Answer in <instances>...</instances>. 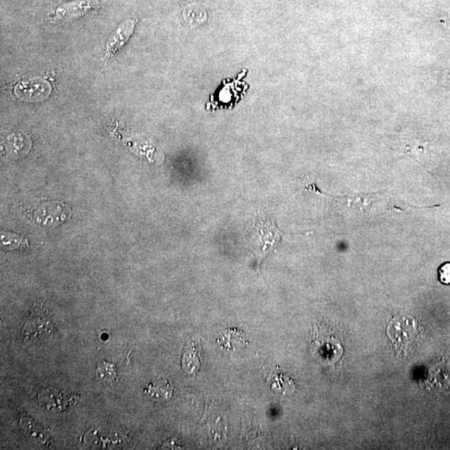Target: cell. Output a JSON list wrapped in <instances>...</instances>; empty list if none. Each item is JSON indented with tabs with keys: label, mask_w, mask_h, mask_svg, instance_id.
Wrapping results in <instances>:
<instances>
[{
	"label": "cell",
	"mask_w": 450,
	"mask_h": 450,
	"mask_svg": "<svg viewBox=\"0 0 450 450\" xmlns=\"http://www.w3.org/2000/svg\"><path fill=\"white\" fill-rule=\"evenodd\" d=\"M137 19L136 18H128L125 21H123L119 25L116 29L110 34L109 38L106 42L105 57L103 60H110L116 55L118 51H121L123 47L126 45L127 42L132 38L137 25Z\"/></svg>",
	"instance_id": "7a4b0ae2"
},
{
	"label": "cell",
	"mask_w": 450,
	"mask_h": 450,
	"mask_svg": "<svg viewBox=\"0 0 450 450\" xmlns=\"http://www.w3.org/2000/svg\"><path fill=\"white\" fill-rule=\"evenodd\" d=\"M216 344L226 351L236 352L245 348L249 344L243 330L236 328L225 329L217 338Z\"/></svg>",
	"instance_id": "5b68a950"
},
{
	"label": "cell",
	"mask_w": 450,
	"mask_h": 450,
	"mask_svg": "<svg viewBox=\"0 0 450 450\" xmlns=\"http://www.w3.org/2000/svg\"><path fill=\"white\" fill-rule=\"evenodd\" d=\"M145 394L147 397L156 401L168 400L173 396V388L168 380H160V382L150 383L145 388Z\"/></svg>",
	"instance_id": "8992f818"
},
{
	"label": "cell",
	"mask_w": 450,
	"mask_h": 450,
	"mask_svg": "<svg viewBox=\"0 0 450 450\" xmlns=\"http://www.w3.org/2000/svg\"><path fill=\"white\" fill-rule=\"evenodd\" d=\"M414 330V318L399 316L391 321L387 333L392 341L399 344H407L413 338Z\"/></svg>",
	"instance_id": "277c9868"
},
{
	"label": "cell",
	"mask_w": 450,
	"mask_h": 450,
	"mask_svg": "<svg viewBox=\"0 0 450 450\" xmlns=\"http://www.w3.org/2000/svg\"><path fill=\"white\" fill-rule=\"evenodd\" d=\"M95 0H74L64 3L57 8L51 15L53 22H68L84 16L97 6Z\"/></svg>",
	"instance_id": "3957f363"
},
{
	"label": "cell",
	"mask_w": 450,
	"mask_h": 450,
	"mask_svg": "<svg viewBox=\"0 0 450 450\" xmlns=\"http://www.w3.org/2000/svg\"><path fill=\"white\" fill-rule=\"evenodd\" d=\"M183 366L188 373H194L198 371L199 360L195 348H190L186 350L183 358Z\"/></svg>",
	"instance_id": "ba28073f"
},
{
	"label": "cell",
	"mask_w": 450,
	"mask_h": 450,
	"mask_svg": "<svg viewBox=\"0 0 450 450\" xmlns=\"http://www.w3.org/2000/svg\"><path fill=\"white\" fill-rule=\"evenodd\" d=\"M284 234L277 227L275 218L265 210L256 213L255 224L250 228L248 240L257 260H263L272 249L278 247Z\"/></svg>",
	"instance_id": "6da1fadb"
},
{
	"label": "cell",
	"mask_w": 450,
	"mask_h": 450,
	"mask_svg": "<svg viewBox=\"0 0 450 450\" xmlns=\"http://www.w3.org/2000/svg\"><path fill=\"white\" fill-rule=\"evenodd\" d=\"M438 278L445 284H450V263H445L438 269Z\"/></svg>",
	"instance_id": "9c48e42d"
},
{
	"label": "cell",
	"mask_w": 450,
	"mask_h": 450,
	"mask_svg": "<svg viewBox=\"0 0 450 450\" xmlns=\"http://www.w3.org/2000/svg\"><path fill=\"white\" fill-rule=\"evenodd\" d=\"M96 376L100 382L109 384H116L118 379L117 368L114 364L108 363L106 361H102L99 364Z\"/></svg>",
	"instance_id": "52a82bcc"
}]
</instances>
